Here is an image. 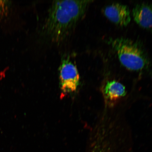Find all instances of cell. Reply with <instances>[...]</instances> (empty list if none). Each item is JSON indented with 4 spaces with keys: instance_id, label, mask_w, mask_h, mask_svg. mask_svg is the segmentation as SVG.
I'll list each match as a JSON object with an SVG mask.
<instances>
[{
    "instance_id": "1",
    "label": "cell",
    "mask_w": 152,
    "mask_h": 152,
    "mask_svg": "<svg viewBox=\"0 0 152 152\" xmlns=\"http://www.w3.org/2000/svg\"><path fill=\"white\" fill-rule=\"evenodd\" d=\"M91 1L71 0L53 1L44 25V33L53 41H62L84 15Z\"/></svg>"
},
{
    "instance_id": "2",
    "label": "cell",
    "mask_w": 152,
    "mask_h": 152,
    "mask_svg": "<svg viewBox=\"0 0 152 152\" xmlns=\"http://www.w3.org/2000/svg\"><path fill=\"white\" fill-rule=\"evenodd\" d=\"M96 138L88 152H134L130 135L113 121H101Z\"/></svg>"
},
{
    "instance_id": "3",
    "label": "cell",
    "mask_w": 152,
    "mask_h": 152,
    "mask_svg": "<svg viewBox=\"0 0 152 152\" xmlns=\"http://www.w3.org/2000/svg\"><path fill=\"white\" fill-rule=\"evenodd\" d=\"M109 42L117 53L121 64L127 69L140 71L148 67L149 59L137 43L123 38L110 39Z\"/></svg>"
},
{
    "instance_id": "4",
    "label": "cell",
    "mask_w": 152,
    "mask_h": 152,
    "mask_svg": "<svg viewBox=\"0 0 152 152\" xmlns=\"http://www.w3.org/2000/svg\"><path fill=\"white\" fill-rule=\"evenodd\" d=\"M61 90L63 94L75 92L79 85L80 77L77 67L68 58L62 61L59 68Z\"/></svg>"
},
{
    "instance_id": "5",
    "label": "cell",
    "mask_w": 152,
    "mask_h": 152,
    "mask_svg": "<svg viewBox=\"0 0 152 152\" xmlns=\"http://www.w3.org/2000/svg\"><path fill=\"white\" fill-rule=\"evenodd\" d=\"M106 107H113L116 102L124 97L127 94L126 88L122 83L115 80L108 81L102 87Z\"/></svg>"
},
{
    "instance_id": "6",
    "label": "cell",
    "mask_w": 152,
    "mask_h": 152,
    "mask_svg": "<svg viewBox=\"0 0 152 152\" xmlns=\"http://www.w3.org/2000/svg\"><path fill=\"white\" fill-rule=\"evenodd\" d=\"M105 16L111 22L121 26H126L130 23V11L126 5L113 3L106 7L103 10Z\"/></svg>"
},
{
    "instance_id": "7",
    "label": "cell",
    "mask_w": 152,
    "mask_h": 152,
    "mask_svg": "<svg viewBox=\"0 0 152 152\" xmlns=\"http://www.w3.org/2000/svg\"><path fill=\"white\" fill-rule=\"evenodd\" d=\"M135 21L142 28H152V5L145 3L140 4L132 10Z\"/></svg>"
}]
</instances>
